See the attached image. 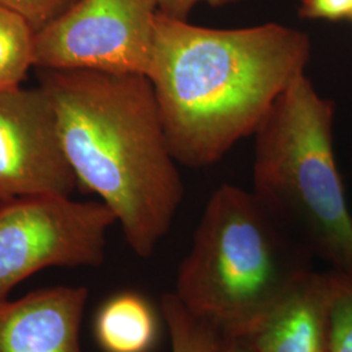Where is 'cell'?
Returning <instances> with one entry per match:
<instances>
[{
  "label": "cell",
  "mask_w": 352,
  "mask_h": 352,
  "mask_svg": "<svg viewBox=\"0 0 352 352\" xmlns=\"http://www.w3.org/2000/svg\"><path fill=\"white\" fill-rule=\"evenodd\" d=\"M299 16L304 20L327 23L351 20L352 0H302Z\"/></svg>",
  "instance_id": "obj_15"
},
{
  "label": "cell",
  "mask_w": 352,
  "mask_h": 352,
  "mask_svg": "<svg viewBox=\"0 0 352 352\" xmlns=\"http://www.w3.org/2000/svg\"><path fill=\"white\" fill-rule=\"evenodd\" d=\"M240 0H155L158 13L168 19L188 21L189 14L200 6L206 4L214 8H222L239 3Z\"/></svg>",
  "instance_id": "obj_16"
},
{
  "label": "cell",
  "mask_w": 352,
  "mask_h": 352,
  "mask_svg": "<svg viewBox=\"0 0 352 352\" xmlns=\"http://www.w3.org/2000/svg\"><path fill=\"white\" fill-rule=\"evenodd\" d=\"M311 55L291 26L215 29L158 13L148 78L177 164L212 166L253 136Z\"/></svg>",
  "instance_id": "obj_1"
},
{
  "label": "cell",
  "mask_w": 352,
  "mask_h": 352,
  "mask_svg": "<svg viewBox=\"0 0 352 352\" xmlns=\"http://www.w3.org/2000/svg\"><path fill=\"white\" fill-rule=\"evenodd\" d=\"M331 272V343L330 352H352V276Z\"/></svg>",
  "instance_id": "obj_13"
},
{
  "label": "cell",
  "mask_w": 352,
  "mask_h": 352,
  "mask_svg": "<svg viewBox=\"0 0 352 352\" xmlns=\"http://www.w3.org/2000/svg\"><path fill=\"white\" fill-rule=\"evenodd\" d=\"M85 287L39 289L0 300V352H82Z\"/></svg>",
  "instance_id": "obj_8"
},
{
  "label": "cell",
  "mask_w": 352,
  "mask_h": 352,
  "mask_svg": "<svg viewBox=\"0 0 352 352\" xmlns=\"http://www.w3.org/2000/svg\"><path fill=\"white\" fill-rule=\"evenodd\" d=\"M331 272H307L245 340L256 352H330Z\"/></svg>",
  "instance_id": "obj_9"
},
{
  "label": "cell",
  "mask_w": 352,
  "mask_h": 352,
  "mask_svg": "<svg viewBox=\"0 0 352 352\" xmlns=\"http://www.w3.org/2000/svg\"><path fill=\"white\" fill-rule=\"evenodd\" d=\"M155 0H77L36 33L34 68L148 77Z\"/></svg>",
  "instance_id": "obj_6"
},
{
  "label": "cell",
  "mask_w": 352,
  "mask_h": 352,
  "mask_svg": "<svg viewBox=\"0 0 352 352\" xmlns=\"http://www.w3.org/2000/svg\"><path fill=\"white\" fill-rule=\"evenodd\" d=\"M309 260L252 192L223 184L206 204L177 269L175 295L222 338L245 340L311 270Z\"/></svg>",
  "instance_id": "obj_4"
},
{
  "label": "cell",
  "mask_w": 352,
  "mask_h": 352,
  "mask_svg": "<svg viewBox=\"0 0 352 352\" xmlns=\"http://www.w3.org/2000/svg\"><path fill=\"white\" fill-rule=\"evenodd\" d=\"M94 333L104 352H149L158 336L157 316L141 295L122 292L102 305Z\"/></svg>",
  "instance_id": "obj_10"
},
{
  "label": "cell",
  "mask_w": 352,
  "mask_h": 352,
  "mask_svg": "<svg viewBox=\"0 0 352 352\" xmlns=\"http://www.w3.org/2000/svg\"><path fill=\"white\" fill-rule=\"evenodd\" d=\"M34 38L23 17L0 6V91L23 87L34 68Z\"/></svg>",
  "instance_id": "obj_11"
},
{
  "label": "cell",
  "mask_w": 352,
  "mask_h": 352,
  "mask_svg": "<svg viewBox=\"0 0 352 352\" xmlns=\"http://www.w3.org/2000/svg\"><path fill=\"white\" fill-rule=\"evenodd\" d=\"M334 102L298 77L254 132L252 195L291 239L352 276V214L334 149Z\"/></svg>",
  "instance_id": "obj_3"
},
{
  "label": "cell",
  "mask_w": 352,
  "mask_h": 352,
  "mask_svg": "<svg viewBox=\"0 0 352 352\" xmlns=\"http://www.w3.org/2000/svg\"><path fill=\"white\" fill-rule=\"evenodd\" d=\"M38 71L77 186L100 196L131 250L149 258L184 197L151 80L98 71Z\"/></svg>",
  "instance_id": "obj_2"
},
{
  "label": "cell",
  "mask_w": 352,
  "mask_h": 352,
  "mask_svg": "<svg viewBox=\"0 0 352 352\" xmlns=\"http://www.w3.org/2000/svg\"><path fill=\"white\" fill-rule=\"evenodd\" d=\"M161 312L168 329L171 352H215L222 337L201 320L190 315L174 292L164 294Z\"/></svg>",
  "instance_id": "obj_12"
},
{
  "label": "cell",
  "mask_w": 352,
  "mask_h": 352,
  "mask_svg": "<svg viewBox=\"0 0 352 352\" xmlns=\"http://www.w3.org/2000/svg\"><path fill=\"white\" fill-rule=\"evenodd\" d=\"M351 21H352V16H351Z\"/></svg>",
  "instance_id": "obj_18"
},
{
  "label": "cell",
  "mask_w": 352,
  "mask_h": 352,
  "mask_svg": "<svg viewBox=\"0 0 352 352\" xmlns=\"http://www.w3.org/2000/svg\"><path fill=\"white\" fill-rule=\"evenodd\" d=\"M215 352H256L247 340L222 338Z\"/></svg>",
  "instance_id": "obj_17"
},
{
  "label": "cell",
  "mask_w": 352,
  "mask_h": 352,
  "mask_svg": "<svg viewBox=\"0 0 352 352\" xmlns=\"http://www.w3.org/2000/svg\"><path fill=\"white\" fill-rule=\"evenodd\" d=\"M77 0H0V6L23 17L37 33L62 16Z\"/></svg>",
  "instance_id": "obj_14"
},
{
  "label": "cell",
  "mask_w": 352,
  "mask_h": 352,
  "mask_svg": "<svg viewBox=\"0 0 352 352\" xmlns=\"http://www.w3.org/2000/svg\"><path fill=\"white\" fill-rule=\"evenodd\" d=\"M76 187L47 93L39 85L0 91V202L72 196Z\"/></svg>",
  "instance_id": "obj_7"
},
{
  "label": "cell",
  "mask_w": 352,
  "mask_h": 352,
  "mask_svg": "<svg viewBox=\"0 0 352 352\" xmlns=\"http://www.w3.org/2000/svg\"><path fill=\"white\" fill-rule=\"evenodd\" d=\"M116 223L102 201L28 196L0 202V300L46 267L98 266Z\"/></svg>",
  "instance_id": "obj_5"
}]
</instances>
